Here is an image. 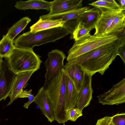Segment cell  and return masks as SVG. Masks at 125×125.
<instances>
[{
  "mask_svg": "<svg viewBox=\"0 0 125 125\" xmlns=\"http://www.w3.org/2000/svg\"><path fill=\"white\" fill-rule=\"evenodd\" d=\"M119 47L117 40L68 61L64 66L77 64L92 76L97 72L103 75L117 55Z\"/></svg>",
  "mask_w": 125,
  "mask_h": 125,
  "instance_id": "1",
  "label": "cell"
},
{
  "mask_svg": "<svg viewBox=\"0 0 125 125\" xmlns=\"http://www.w3.org/2000/svg\"><path fill=\"white\" fill-rule=\"evenodd\" d=\"M47 98L52 107L54 120L65 124L66 117V82L63 69L45 88Z\"/></svg>",
  "mask_w": 125,
  "mask_h": 125,
  "instance_id": "2",
  "label": "cell"
},
{
  "mask_svg": "<svg viewBox=\"0 0 125 125\" xmlns=\"http://www.w3.org/2000/svg\"><path fill=\"white\" fill-rule=\"evenodd\" d=\"M62 27L40 31L34 33L30 31L23 33L13 40L16 47L33 50L34 47L50 42H54L70 34Z\"/></svg>",
  "mask_w": 125,
  "mask_h": 125,
  "instance_id": "3",
  "label": "cell"
},
{
  "mask_svg": "<svg viewBox=\"0 0 125 125\" xmlns=\"http://www.w3.org/2000/svg\"><path fill=\"white\" fill-rule=\"evenodd\" d=\"M125 11L111 10L101 12L95 27L94 35L117 36L125 29Z\"/></svg>",
  "mask_w": 125,
  "mask_h": 125,
  "instance_id": "4",
  "label": "cell"
},
{
  "mask_svg": "<svg viewBox=\"0 0 125 125\" xmlns=\"http://www.w3.org/2000/svg\"><path fill=\"white\" fill-rule=\"evenodd\" d=\"M8 58L11 70L16 74L27 71H36L40 68L42 62L40 56L33 50L14 48Z\"/></svg>",
  "mask_w": 125,
  "mask_h": 125,
  "instance_id": "5",
  "label": "cell"
},
{
  "mask_svg": "<svg viewBox=\"0 0 125 125\" xmlns=\"http://www.w3.org/2000/svg\"><path fill=\"white\" fill-rule=\"evenodd\" d=\"M117 36H97L89 33L75 41L68 52L67 62L100 47L116 41Z\"/></svg>",
  "mask_w": 125,
  "mask_h": 125,
  "instance_id": "6",
  "label": "cell"
},
{
  "mask_svg": "<svg viewBox=\"0 0 125 125\" xmlns=\"http://www.w3.org/2000/svg\"><path fill=\"white\" fill-rule=\"evenodd\" d=\"M48 55V57L44 63L46 71L43 86L44 88L63 69L64 60L66 58L62 51L57 49L52 50Z\"/></svg>",
  "mask_w": 125,
  "mask_h": 125,
  "instance_id": "7",
  "label": "cell"
},
{
  "mask_svg": "<svg viewBox=\"0 0 125 125\" xmlns=\"http://www.w3.org/2000/svg\"><path fill=\"white\" fill-rule=\"evenodd\" d=\"M90 8V7L85 6L53 15H43L40 17L39 19L62 20L64 22L63 27L68 31L71 35L78 24V20L83 13Z\"/></svg>",
  "mask_w": 125,
  "mask_h": 125,
  "instance_id": "8",
  "label": "cell"
},
{
  "mask_svg": "<svg viewBox=\"0 0 125 125\" xmlns=\"http://www.w3.org/2000/svg\"><path fill=\"white\" fill-rule=\"evenodd\" d=\"M99 103L105 105H118L125 102V78L107 91L97 96Z\"/></svg>",
  "mask_w": 125,
  "mask_h": 125,
  "instance_id": "9",
  "label": "cell"
},
{
  "mask_svg": "<svg viewBox=\"0 0 125 125\" xmlns=\"http://www.w3.org/2000/svg\"><path fill=\"white\" fill-rule=\"evenodd\" d=\"M16 75L10 69L7 57H5L0 71V101L9 96Z\"/></svg>",
  "mask_w": 125,
  "mask_h": 125,
  "instance_id": "10",
  "label": "cell"
},
{
  "mask_svg": "<svg viewBox=\"0 0 125 125\" xmlns=\"http://www.w3.org/2000/svg\"><path fill=\"white\" fill-rule=\"evenodd\" d=\"M92 76L86 73L81 88L79 91L76 105L75 108L82 112L88 106L92 99L93 90L92 85Z\"/></svg>",
  "mask_w": 125,
  "mask_h": 125,
  "instance_id": "11",
  "label": "cell"
},
{
  "mask_svg": "<svg viewBox=\"0 0 125 125\" xmlns=\"http://www.w3.org/2000/svg\"><path fill=\"white\" fill-rule=\"evenodd\" d=\"M82 0H55L52 1L50 16L58 14L82 7Z\"/></svg>",
  "mask_w": 125,
  "mask_h": 125,
  "instance_id": "12",
  "label": "cell"
},
{
  "mask_svg": "<svg viewBox=\"0 0 125 125\" xmlns=\"http://www.w3.org/2000/svg\"><path fill=\"white\" fill-rule=\"evenodd\" d=\"M34 71H27L17 74L15 76L10 94L9 96L10 100L7 105H10L16 99L23 88L31 77L35 72Z\"/></svg>",
  "mask_w": 125,
  "mask_h": 125,
  "instance_id": "13",
  "label": "cell"
},
{
  "mask_svg": "<svg viewBox=\"0 0 125 125\" xmlns=\"http://www.w3.org/2000/svg\"><path fill=\"white\" fill-rule=\"evenodd\" d=\"M38 106L42 114L50 123L54 120L53 110L43 86L39 90L33 101Z\"/></svg>",
  "mask_w": 125,
  "mask_h": 125,
  "instance_id": "14",
  "label": "cell"
},
{
  "mask_svg": "<svg viewBox=\"0 0 125 125\" xmlns=\"http://www.w3.org/2000/svg\"><path fill=\"white\" fill-rule=\"evenodd\" d=\"M63 70L74 84L77 90L79 92L86 73L85 71L80 66L77 64L64 66Z\"/></svg>",
  "mask_w": 125,
  "mask_h": 125,
  "instance_id": "15",
  "label": "cell"
},
{
  "mask_svg": "<svg viewBox=\"0 0 125 125\" xmlns=\"http://www.w3.org/2000/svg\"><path fill=\"white\" fill-rule=\"evenodd\" d=\"M101 13V11L96 8L89 9L84 11L78 21L90 31L94 28L95 25Z\"/></svg>",
  "mask_w": 125,
  "mask_h": 125,
  "instance_id": "16",
  "label": "cell"
},
{
  "mask_svg": "<svg viewBox=\"0 0 125 125\" xmlns=\"http://www.w3.org/2000/svg\"><path fill=\"white\" fill-rule=\"evenodd\" d=\"M51 6L52 2L42 0H31L17 2L15 7L17 9L23 10L28 9H42L50 11Z\"/></svg>",
  "mask_w": 125,
  "mask_h": 125,
  "instance_id": "17",
  "label": "cell"
},
{
  "mask_svg": "<svg viewBox=\"0 0 125 125\" xmlns=\"http://www.w3.org/2000/svg\"><path fill=\"white\" fill-rule=\"evenodd\" d=\"M66 82V110L75 107L79 92L69 77L65 73Z\"/></svg>",
  "mask_w": 125,
  "mask_h": 125,
  "instance_id": "18",
  "label": "cell"
},
{
  "mask_svg": "<svg viewBox=\"0 0 125 125\" xmlns=\"http://www.w3.org/2000/svg\"><path fill=\"white\" fill-rule=\"evenodd\" d=\"M64 22L61 20H42L39 21L30 27V31L34 33L58 27L63 26Z\"/></svg>",
  "mask_w": 125,
  "mask_h": 125,
  "instance_id": "19",
  "label": "cell"
},
{
  "mask_svg": "<svg viewBox=\"0 0 125 125\" xmlns=\"http://www.w3.org/2000/svg\"><path fill=\"white\" fill-rule=\"evenodd\" d=\"M89 4L98 9L101 12L111 10H122L119 4L114 0H97Z\"/></svg>",
  "mask_w": 125,
  "mask_h": 125,
  "instance_id": "20",
  "label": "cell"
},
{
  "mask_svg": "<svg viewBox=\"0 0 125 125\" xmlns=\"http://www.w3.org/2000/svg\"><path fill=\"white\" fill-rule=\"evenodd\" d=\"M31 21V19L28 17L23 18L9 29L5 35L10 39L13 41L15 37L25 28Z\"/></svg>",
  "mask_w": 125,
  "mask_h": 125,
  "instance_id": "21",
  "label": "cell"
},
{
  "mask_svg": "<svg viewBox=\"0 0 125 125\" xmlns=\"http://www.w3.org/2000/svg\"><path fill=\"white\" fill-rule=\"evenodd\" d=\"M14 47L13 41L4 35L0 41V58L7 57Z\"/></svg>",
  "mask_w": 125,
  "mask_h": 125,
  "instance_id": "22",
  "label": "cell"
},
{
  "mask_svg": "<svg viewBox=\"0 0 125 125\" xmlns=\"http://www.w3.org/2000/svg\"><path fill=\"white\" fill-rule=\"evenodd\" d=\"M90 31L80 22H79L70 37L76 41L86 35Z\"/></svg>",
  "mask_w": 125,
  "mask_h": 125,
  "instance_id": "23",
  "label": "cell"
},
{
  "mask_svg": "<svg viewBox=\"0 0 125 125\" xmlns=\"http://www.w3.org/2000/svg\"><path fill=\"white\" fill-rule=\"evenodd\" d=\"M32 90L30 89L29 91L27 90H22L20 94L17 97L18 98H27L28 99V101L24 104L23 106L26 109L28 108L29 105L32 103L33 102L35 97L32 93Z\"/></svg>",
  "mask_w": 125,
  "mask_h": 125,
  "instance_id": "24",
  "label": "cell"
},
{
  "mask_svg": "<svg viewBox=\"0 0 125 125\" xmlns=\"http://www.w3.org/2000/svg\"><path fill=\"white\" fill-rule=\"evenodd\" d=\"M82 115V112L75 108L66 111V117L67 121L70 120L75 122L78 118Z\"/></svg>",
  "mask_w": 125,
  "mask_h": 125,
  "instance_id": "25",
  "label": "cell"
},
{
  "mask_svg": "<svg viewBox=\"0 0 125 125\" xmlns=\"http://www.w3.org/2000/svg\"><path fill=\"white\" fill-rule=\"evenodd\" d=\"M114 125H125V113L117 114L112 116Z\"/></svg>",
  "mask_w": 125,
  "mask_h": 125,
  "instance_id": "26",
  "label": "cell"
},
{
  "mask_svg": "<svg viewBox=\"0 0 125 125\" xmlns=\"http://www.w3.org/2000/svg\"><path fill=\"white\" fill-rule=\"evenodd\" d=\"M96 125H114L112 122V117L106 116L98 119Z\"/></svg>",
  "mask_w": 125,
  "mask_h": 125,
  "instance_id": "27",
  "label": "cell"
},
{
  "mask_svg": "<svg viewBox=\"0 0 125 125\" xmlns=\"http://www.w3.org/2000/svg\"><path fill=\"white\" fill-rule=\"evenodd\" d=\"M117 55L121 58L125 64V44L119 46Z\"/></svg>",
  "mask_w": 125,
  "mask_h": 125,
  "instance_id": "28",
  "label": "cell"
},
{
  "mask_svg": "<svg viewBox=\"0 0 125 125\" xmlns=\"http://www.w3.org/2000/svg\"><path fill=\"white\" fill-rule=\"evenodd\" d=\"M119 3V5L122 9L123 11L125 10V0H118Z\"/></svg>",
  "mask_w": 125,
  "mask_h": 125,
  "instance_id": "29",
  "label": "cell"
},
{
  "mask_svg": "<svg viewBox=\"0 0 125 125\" xmlns=\"http://www.w3.org/2000/svg\"><path fill=\"white\" fill-rule=\"evenodd\" d=\"M63 125H65V124H63Z\"/></svg>",
  "mask_w": 125,
  "mask_h": 125,
  "instance_id": "30",
  "label": "cell"
},
{
  "mask_svg": "<svg viewBox=\"0 0 125 125\" xmlns=\"http://www.w3.org/2000/svg\"></svg>",
  "mask_w": 125,
  "mask_h": 125,
  "instance_id": "31",
  "label": "cell"
}]
</instances>
